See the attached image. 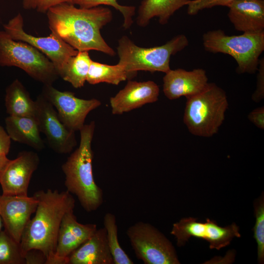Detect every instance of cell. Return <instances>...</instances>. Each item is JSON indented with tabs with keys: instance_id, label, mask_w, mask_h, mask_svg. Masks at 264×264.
I'll use <instances>...</instances> for the list:
<instances>
[{
	"instance_id": "obj_4",
	"label": "cell",
	"mask_w": 264,
	"mask_h": 264,
	"mask_svg": "<svg viewBox=\"0 0 264 264\" xmlns=\"http://www.w3.org/2000/svg\"><path fill=\"white\" fill-rule=\"evenodd\" d=\"M183 122L194 135L211 137L222 124L228 103L225 92L209 83L201 92L186 98Z\"/></svg>"
},
{
	"instance_id": "obj_22",
	"label": "cell",
	"mask_w": 264,
	"mask_h": 264,
	"mask_svg": "<svg viewBox=\"0 0 264 264\" xmlns=\"http://www.w3.org/2000/svg\"><path fill=\"white\" fill-rule=\"evenodd\" d=\"M4 102L6 112L10 116H35V101L32 99L29 92L18 79L6 88Z\"/></svg>"
},
{
	"instance_id": "obj_12",
	"label": "cell",
	"mask_w": 264,
	"mask_h": 264,
	"mask_svg": "<svg viewBox=\"0 0 264 264\" xmlns=\"http://www.w3.org/2000/svg\"><path fill=\"white\" fill-rule=\"evenodd\" d=\"M35 117L40 132L46 136L50 147L60 154L70 153L77 145L75 132L60 120L53 105L41 93L35 100Z\"/></svg>"
},
{
	"instance_id": "obj_8",
	"label": "cell",
	"mask_w": 264,
	"mask_h": 264,
	"mask_svg": "<svg viewBox=\"0 0 264 264\" xmlns=\"http://www.w3.org/2000/svg\"><path fill=\"white\" fill-rule=\"evenodd\" d=\"M126 234L135 256L144 264H180L172 242L149 223L137 222L127 229Z\"/></svg>"
},
{
	"instance_id": "obj_25",
	"label": "cell",
	"mask_w": 264,
	"mask_h": 264,
	"mask_svg": "<svg viewBox=\"0 0 264 264\" xmlns=\"http://www.w3.org/2000/svg\"><path fill=\"white\" fill-rule=\"evenodd\" d=\"M104 228L114 264H133V262L121 247L118 238V226L115 215L106 213L104 217Z\"/></svg>"
},
{
	"instance_id": "obj_23",
	"label": "cell",
	"mask_w": 264,
	"mask_h": 264,
	"mask_svg": "<svg viewBox=\"0 0 264 264\" xmlns=\"http://www.w3.org/2000/svg\"><path fill=\"white\" fill-rule=\"evenodd\" d=\"M92 61L88 51H78L67 60L58 72L59 77L75 88H82L86 82Z\"/></svg>"
},
{
	"instance_id": "obj_10",
	"label": "cell",
	"mask_w": 264,
	"mask_h": 264,
	"mask_svg": "<svg viewBox=\"0 0 264 264\" xmlns=\"http://www.w3.org/2000/svg\"><path fill=\"white\" fill-rule=\"evenodd\" d=\"M23 25V17L18 13L3 25V30L12 39L26 43L43 53L53 63L57 73L78 52L52 32L46 37H36L25 31Z\"/></svg>"
},
{
	"instance_id": "obj_27",
	"label": "cell",
	"mask_w": 264,
	"mask_h": 264,
	"mask_svg": "<svg viewBox=\"0 0 264 264\" xmlns=\"http://www.w3.org/2000/svg\"><path fill=\"white\" fill-rule=\"evenodd\" d=\"M67 2L85 8L95 7L102 5H110L120 11L123 15L124 28H129L133 22L132 17L135 14V7L120 5L117 0H68Z\"/></svg>"
},
{
	"instance_id": "obj_33",
	"label": "cell",
	"mask_w": 264,
	"mask_h": 264,
	"mask_svg": "<svg viewBox=\"0 0 264 264\" xmlns=\"http://www.w3.org/2000/svg\"><path fill=\"white\" fill-rule=\"evenodd\" d=\"M248 118L258 128L264 129V107L256 108L251 111Z\"/></svg>"
},
{
	"instance_id": "obj_3",
	"label": "cell",
	"mask_w": 264,
	"mask_h": 264,
	"mask_svg": "<svg viewBox=\"0 0 264 264\" xmlns=\"http://www.w3.org/2000/svg\"><path fill=\"white\" fill-rule=\"evenodd\" d=\"M95 128L94 121L85 124L79 131L78 147L62 166L66 191L77 197L87 212L96 211L104 201L103 190L95 182L93 174L91 144Z\"/></svg>"
},
{
	"instance_id": "obj_30",
	"label": "cell",
	"mask_w": 264,
	"mask_h": 264,
	"mask_svg": "<svg viewBox=\"0 0 264 264\" xmlns=\"http://www.w3.org/2000/svg\"><path fill=\"white\" fill-rule=\"evenodd\" d=\"M68 0H22V7L25 10H35L39 13H44L51 7Z\"/></svg>"
},
{
	"instance_id": "obj_24",
	"label": "cell",
	"mask_w": 264,
	"mask_h": 264,
	"mask_svg": "<svg viewBox=\"0 0 264 264\" xmlns=\"http://www.w3.org/2000/svg\"><path fill=\"white\" fill-rule=\"evenodd\" d=\"M130 78V75L122 65L118 63L111 66L92 61L86 82L90 85L107 83L118 85Z\"/></svg>"
},
{
	"instance_id": "obj_9",
	"label": "cell",
	"mask_w": 264,
	"mask_h": 264,
	"mask_svg": "<svg viewBox=\"0 0 264 264\" xmlns=\"http://www.w3.org/2000/svg\"><path fill=\"white\" fill-rule=\"evenodd\" d=\"M192 217L182 218L173 224L171 234L178 247L185 245L191 237L206 240L210 249H220L228 245L235 237H240L239 227L235 223L221 227L215 220L206 219L205 222H197Z\"/></svg>"
},
{
	"instance_id": "obj_28",
	"label": "cell",
	"mask_w": 264,
	"mask_h": 264,
	"mask_svg": "<svg viewBox=\"0 0 264 264\" xmlns=\"http://www.w3.org/2000/svg\"><path fill=\"white\" fill-rule=\"evenodd\" d=\"M256 222L254 226V238L257 243L258 260L260 264L264 261V198L261 196L254 202Z\"/></svg>"
},
{
	"instance_id": "obj_5",
	"label": "cell",
	"mask_w": 264,
	"mask_h": 264,
	"mask_svg": "<svg viewBox=\"0 0 264 264\" xmlns=\"http://www.w3.org/2000/svg\"><path fill=\"white\" fill-rule=\"evenodd\" d=\"M188 44L186 36L179 34L162 45L141 47L124 36L119 40L117 47L118 64L125 67L131 78L139 70L166 73L171 69V56L184 49Z\"/></svg>"
},
{
	"instance_id": "obj_31",
	"label": "cell",
	"mask_w": 264,
	"mask_h": 264,
	"mask_svg": "<svg viewBox=\"0 0 264 264\" xmlns=\"http://www.w3.org/2000/svg\"><path fill=\"white\" fill-rule=\"evenodd\" d=\"M257 75V88L253 93L252 98L255 102L260 101L264 97V58L259 60Z\"/></svg>"
},
{
	"instance_id": "obj_32",
	"label": "cell",
	"mask_w": 264,
	"mask_h": 264,
	"mask_svg": "<svg viewBox=\"0 0 264 264\" xmlns=\"http://www.w3.org/2000/svg\"><path fill=\"white\" fill-rule=\"evenodd\" d=\"M25 264H43L46 263V258L43 253L37 249H31L24 255Z\"/></svg>"
},
{
	"instance_id": "obj_7",
	"label": "cell",
	"mask_w": 264,
	"mask_h": 264,
	"mask_svg": "<svg viewBox=\"0 0 264 264\" xmlns=\"http://www.w3.org/2000/svg\"><path fill=\"white\" fill-rule=\"evenodd\" d=\"M0 66H15L44 85H53L59 75L53 63L29 44L12 39L0 30Z\"/></svg>"
},
{
	"instance_id": "obj_21",
	"label": "cell",
	"mask_w": 264,
	"mask_h": 264,
	"mask_svg": "<svg viewBox=\"0 0 264 264\" xmlns=\"http://www.w3.org/2000/svg\"><path fill=\"white\" fill-rule=\"evenodd\" d=\"M191 0H144L138 9L137 24L147 25L154 17L158 18L161 24L167 23L174 13L187 5Z\"/></svg>"
},
{
	"instance_id": "obj_16",
	"label": "cell",
	"mask_w": 264,
	"mask_h": 264,
	"mask_svg": "<svg viewBox=\"0 0 264 264\" xmlns=\"http://www.w3.org/2000/svg\"><path fill=\"white\" fill-rule=\"evenodd\" d=\"M159 88L154 81H128L125 87L110 98L112 113L122 114L157 101Z\"/></svg>"
},
{
	"instance_id": "obj_36",
	"label": "cell",
	"mask_w": 264,
	"mask_h": 264,
	"mask_svg": "<svg viewBox=\"0 0 264 264\" xmlns=\"http://www.w3.org/2000/svg\"><path fill=\"white\" fill-rule=\"evenodd\" d=\"M3 227V222L0 216V231L1 230L2 228Z\"/></svg>"
},
{
	"instance_id": "obj_35",
	"label": "cell",
	"mask_w": 264,
	"mask_h": 264,
	"mask_svg": "<svg viewBox=\"0 0 264 264\" xmlns=\"http://www.w3.org/2000/svg\"><path fill=\"white\" fill-rule=\"evenodd\" d=\"M9 160L6 155H0V175Z\"/></svg>"
},
{
	"instance_id": "obj_34",
	"label": "cell",
	"mask_w": 264,
	"mask_h": 264,
	"mask_svg": "<svg viewBox=\"0 0 264 264\" xmlns=\"http://www.w3.org/2000/svg\"><path fill=\"white\" fill-rule=\"evenodd\" d=\"M11 139L5 129L0 125V155H7L11 147Z\"/></svg>"
},
{
	"instance_id": "obj_1",
	"label": "cell",
	"mask_w": 264,
	"mask_h": 264,
	"mask_svg": "<svg viewBox=\"0 0 264 264\" xmlns=\"http://www.w3.org/2000/svg\"><path fill=\"white\" fill-rule=\"evenodd\" d=\"M46 14L51 32L77 51L94 50L110 56L115 54L100 32L112 18L108 8L77 7L64 2L51 7Z\"/></svg>"
},
{
	"instance_id": "obj_6",
	"label": "cell",
	"mask_w": 264,
	"mask_h": 264,
	"mask_svg": "<svg viewBox=\"0 0 264 264\" xmlns=\"http://www.w3.org/2000/svg\"><path fill=\"white\" fill-rule=\"evenodd\" d=\"M205 50L232 57L237 63L238 73H255L259 57L264 50V31L229 36L221 29L207 31L202 36Z\"/></svg>"
},
{
	"instance_id": "obj_17",
	"label": "cell",
	"mask_w": 264,
	"mask_h": 264,
	"mask_svg": "<svg viewBox=\"0 0 264 264\" xmlns=\"http://www.w3.org/2000/svg\"><path fill=\"white\" fill-rule=\"evenodd\" d=\"M206 71L202 68L187 71L182 68L170 69L163 78V91L170 100L188 98L203 90L208 86Z\"/></svg>"
},
{
	"instance_id": "obj_14",
	"label": "cell",
	"mask_w": 264,
	"mask_h": 264,
	"mask_svg": "<svg viewBox=\"0 0 264 264\" xmlns=\"http://www.w3.org/2000/svg\"><path fill=\"white\" fill-rule=\"evenodd\" d=\"M73 210L67 212L63 217L55 254L49 264H67L70 255L97 230L96 224L79 222Z\"/></svg>"
},
{
	"instance_id": "obj_2",
	"label": "cell",
	"mask_w": 264,
	"mask_h": 264,
	"mask_svg": "<svg viewBox=\"0 0 264 264\" xmlns=\"http://www.w3.org/2000/svg\"><path fill=\"white\" fill-rule=\"evenodd\" d=\"M38 200L35 215L24 228L20 242L23 256L29 250L37 249L49 264L55 252L62 220L68 211L74 210L75 199L66 190H40L33 195Z\"/></svg>"
},
{
	"instance_id": "obj_11",
	"label": "cell",
	"mask_w": 264,
	"mask_h": 264,
	"mask_svg": "<svg viewBox=\"0 0 264 264\" xmlns=\"http://www.w3.org/2000/svg\"><path fill=\"white\" fill-rule=\"evenodd\" d=\"M41 93L54 107L63 124L75 132L84 127L88 114L101 105L97 99L79 98L73 92L59 90L52 85H44Z\"/></svg>"
},
{
	"instance_id": "obj_29",
	"label": "cell",
	"mask_w": 264,
	"mask_h": 264,
	"mask_svg": "<svg viewBox=\"0 0 264 264\" xmlns=\"http://www.w3.org/2000/svg\"><path fill=\"white\" fill-rule=\"evenodd\" d=\"M235 0H191L187 4V13L197 15L199 11L217 6H227Z\"/></svg>"
},
{
	"instance_id": "obj_26",
	"label": "cell",
	"mask_w": 264,
	"mask_h": 264,
	"mask_svg": "<svg viewBox=\"0 0 264 264\" xmlns=\"http://www.w3.org/2000/svg\"><path fill=\"white\" fill-rule=\"evenodd\" d=\"M0 264H25L20 243L4 230L0 231Z\"/></svg>"
},
{
	"instance_id": "obj_15",
	"label": "cell",
	"mask_w": 264,
	"mask_h": 264,
	"mask_svg": "<svg viewBox=\"0 0 264 264\" xmlns=\"http://www.w3.org/2000/svg\"><path fill=\"white\" fill-rule=\"evenodd\" d=\"M38 201L34 196L0 194V216L4 230L20 243L22 233Z\"/></svg>"
},
{
	"instance_id": "obj_20",
	"label": "cell",
	"mask_w": 264,
	"mask_h": 264,
	"mask_svg": "<svg viewBox=\"0 0 264 264\" xmlns=\"http://www.w3.org/2000/svg\"><path fill=\"white\" fill-rule=\"evenodd\" d=\"M5 129L11 140L36 150L40 151L44 148V143L35 116L9 115L5 119Z\"/></svg>"
},
{
	"instance_id": "obj_18",
	"label": "cell",
	"mask_w": 264,
	"mask_h": 264,
	"mask_svg": "<svg viewBox=\"0 0 264 264\" xmlns=\"http://www.w3.org/2000/svg\"><path fill=\"white\" fill-rule=\"evenodd\" d=\"M228 7L235 29L243 33L264 31V0H235Z\"/></svg>"
},
{
	"instance_id": "obj_19",
	"label": "cell",
	"mask_w": 264,
	"mask_h": 264,
	"mask_svg": "<svg viewBox=\"0 0 264 264\" xmlns=\"http://www.w3.org/2000/svg\"><path fill=\"white\" fill-rule=\"evenodd\" d=\"M67 264H114L105 229H97L89 239L70 255Z\"/></svg>"
},
{
	"instance_id": "obj_13",
	"label": "cell",
	"mask_w": 264,
	"mask_h": 264,
	"mask_svg": "<svg viewBox=\"0 0 264 264\" xmlns=\"http://www.w3.org/2000/svg\"><path fill=\"white\" fill-rule=\"evenodd\" d=\"M39 163L38 154L33 151H22L16 158L10 159L0 175L2 194L27 196L31 178Z\"/></svg>"
}]
</instances>
